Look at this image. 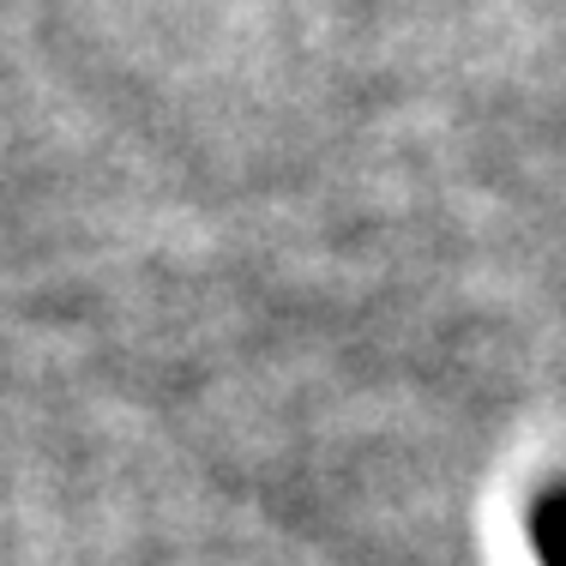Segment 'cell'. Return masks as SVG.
Returning a JSON list of instances; mask_svg holds the SVG:
<instances>
[{
	"mask_svg": "<svg viewBox=\"0 0 566 566\" xmlns=\"http://www.w3.org/2000/svg\"><path fill=\"white\" fill-rule=\"evenodd\" d=\"M531 543L543 566H566V489H548L531 506Z\"/></svg>",
	"mask_w": 566,
	"mask_h": 566,
	"instance_id": "obj_1",
	"label": "cell"
}]
</instances>
